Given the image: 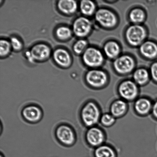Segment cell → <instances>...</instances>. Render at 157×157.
I'll return each mask as SVG.
<instances>
[{
    "instance_id": "6da1fadb",
    "label": "cell",
    "mask_w": 157,
    "mask_h": 157,
    "mask_svg": "<svg viewBox=\"0 0 157 157\" xmlns=\"http://www.w3.org/2000/svg\"><path fill=\"white\" fill-rule=\"evenodd\" d=\"M101 106L96 101L89 100L83 105L80 111V118L83 125L87 128L98 125L101 115Z\"/></svg>"
},
{
    "instance_id": "7c38bea8",
    "label": "cell",
    "mask_w": 157,
    "mask_h": 157,
    "mask_svg": "<svg viewBox=\"0 0 157 157\" xmlns=\"http://www.w3.org/2000/svg\"><path fill=\"white\" fill-rule=\"evenodd\" d=\"M153 101L146 96H140L133 102L135 113L140 117H145L151 114Z\"/></svg>"
},
{
    "instance_id": "2e32d148",
    "label": "cell",
    "mask_w": 157,
    "mask_h": 157,
    "mask_svg": "<svg viewBox=\"0 0 157 157\" xmlns=\"http://www.w3.org/2000/svg\"><path fill=\"white\" fill-rule=\"evenodd\" d=\"M121 50L119 43L114 40H110L105 43L102 52L105 57L114 60L121 55Z\"/></svg>"
},
{
    "instance_id": "30bf717a",
    "label": "cell",
    "mask_w": 157,
    "mask_h": 157,
    "mask_svg": "<svg viewBox=\"0 0 157 157\" xmlns=\"http://www.w3.org/2000/svg\"><path fill=\"white\" fill-rule=\"evenodd\" d=\"M51 49L45 44H35L29 51L26 52V56L31 62L41 61L47 59L51 55Z\"/></svg>"
},
{
    "instance_id": "ba28073f",
    "label": "cell",
    "mask_w": 157,
    "mask_h": 157,
    "mask_svg": "<svg viewBox=\"0 0 157 157\" xmlns=\"http://www.w3.org/2000/svg\"><path fill=\"white\" fill-rule=\"evenodd\" d=\"M107 138L105 132L98 125L87 128L85 135L86 143L94 149L105 144Z\"/></svg>"
},
{
    "instance_id": "e0dca14e",
    "label": "cell",
    "mask_w": 157,
    "mask_h": 157,
    "mask_svg": "<svg viewBox=\"0 0 157 157\" xmlns=\"http://www.w3.org/2000/svg\"><path fill=\"white\" fill-rule=\"evenodd\" d=\"M53 58L56 63L61 67L67 68L71 65V56L69 52L65 49H56L53 52Z\"/></svg>"
},
{
    "instance_id": "277c9868",
    "label": "cell",
    "mask_w": 157,
    "mask_h": 157,
    "mask_svg": "<svg viewBox=\"0 0 157 157\" xmlns=\"http://www.w3.org/2000/svg\"><path fill=\"white\" fill-rule=\"evenodd\" d=\"M86 82L91 88L95 90L104 89L108 84L109 78L104 70L100 68L91 69L86 73Z\"/></svg>"
},
{
    "instance_id": "4316f807",
    "label": "cell",
    "mask_w": 157,
    "mask_h": 157,
    "mask_svg": "<svg viewBox=\"0 0 157 157\" xmlns=\"http://www.w3.org/2000/svg\"><path fill=\"white\" fill-rule=\"evenodd\" d=\"M149 71L151 78L154 82L157 84V61L152 63Z\"/></svg>"
},
{
    "instance_id": "484cf974",
    "label": "cell",
    "mask_w": 157,
    "mask_h": 157,
    "mask_svg": "<svg viewBox=\"0 0 157 157\" xmlns=\"http://www.w3.org/2000/svg\"><path fill=\"white\" fill-rule=\"evenodd\" d=\"M10 43L5 40H1L0 41V55L1 57L7 56L11 48Z\"/></svg>"
},
{
    "instance_id": "8fae6325",
    "label": "cell",
    "mask_w": 157,
    "mask_h": 157,
    "mask_svg": "<svg viewBox=\"0 0 157 157\" xmlns=\"http://www.w3.org/2000/svg\"><path fill=\"white\" fill-rule=\"evenodd\" d=\"M92 28L93 24L91 21L85 16L76 18L73 23V32L78 37L83 38L88 36Z\"/></svg>"
},
{
    "instance_id": "7402d4cb",
    "label": "cell",
    "mask_w": 157,
    "mask_h": 157,
    "mask_svg": "<svg viewBox=\"0 0 157 157\" xmlns=\"http://www.w3.org/2000/svg\"><path fill=\"white\" fill-rule=\"evenodd\" d=\"M79 7L81 13L85 17H90L94 15L97 10L95 3L90 0L81 1Z\"/></svg>"
},
{
    "instance_id": "9a60e30c",
    "label": "cell",
    "mask_w": 157,
    "mask_h": 157,
    "mask_svg": "<svg viewBox=\"0 0 157 157\" xmlns=\"http://www.w3.org/2000/svg\"><path fill=\"white\" fill-rule=\"evenodd\" d=\"M140 54L145 59L153 60L157 58V43L152 40H146L139 47Z\"/></svg>"
},
{
    "instance_id": "44dd1931",
    "label": "cell",
    "mask_w": 157,
    "mask_h": 157,
    "mask_svg": "<svg viewBox=\"0 0 157 157\" xmlns=\"http://www.w3.org/2000/svg\"><path fill=\"white\" fill-rule=\"evenodd\" d=\"M57 6L61 12L67 15L74 13L78 9L77 2L74 0H60L58 2Z\"/></svg>"
},
{
    "instance_id": "5b68a950",
    "label": "cell",
    "mask_w": 157,
    "mask_h": 157,
    "mask_svg": "<svg viewBox=\"0 0 157 157\" xmlns=\"http://www.w3.org/2000/svg\"><path fill=\"white\" fill-rule=\"evenodd\" d=\"M105 59L103 52L94 47H88L82 55L83 63L91 69L100 68L104 64Z\"/></svg>"
},
{
    "instance_id": "f546056e",
    "label": "cell",
    "mask_w": 157,
    "mask_h": 157,
    "mask_svg": "<svg viewBox=\"0 0 157 157\" xmlns=\"http://www.w3.org/2000/svg\"><path fill=\"white\" fill-rule=\"evenodd\" d=\"M1 157H4V156H3V155H2V154L1 153Z\"/></svg>"
},
{
    "instance_id": "cb8c5ba5",
    "label": "cell",
    "mask_w": 157,
    "mask_h": 157,
    "mask_svg": "<svg viewBox=\"0 0 157 157\" xmlns=\"http://www.w3.org/2000/svg\"><path fill=\"white\" fill-rule=\"evenodd\" d=\"M72 35V32L69 27L62 26L58 28L56 30V35L61 40H67L70 39Z\"/></svg>"
},
{
    "instance_id": "83f0119b",
    "label": "cell",
    "mask_w": 157,
    "mask_h": 157,
    "mask_svg": "<svg viewBox=\"0 0 157 157\" xmlns=\"http://www.w3.org/2000/svg\"><path fill=\"white\" fill-rule=\"evenodd\" d=\"M10 42L12 48L15 50L19 51L22 48V43L18 38L15 37L11 38Z\"/></svg>"
},
{
    "instance_id": "603a6c76",
    "label": "cell",
    "mask_w": 157,
    "mask_h": 157,
    "mask_svg": "<svg viewBox=\"0 0 157 157\" xmlns=\"http://www.w3.org/2000/svg\"><path fill=\"white\" fill-rule=\"evenodd\" d=\"M117 120L110 112H105L101 115L100 123L103 127L110 128L114 125Z\"/></svg>"
},
{
    "instance_id": "4fadbf2b",
    "label": "cell",
    "mask_w": 157,
    "mask_h": 157,
    "mask_svg": "<svg viewBox=\"0 0 157 157\" xmlns=\"http://www.w3.org/2000/svg\"><path fill=\"white\" fill-rule=\"evenodd\" d=\"M128 103L118 98L114 100L110 105L109 112L117 119L123 118L129 110Z\"/></svg>"
},
{
    "instance_id": "3957f363",
    "label": "cell",
    "mask_w": 157,
    "mask_h": 157,
    "mask_svg": "<svg viewBox=\"0 0 157 157\" xmlns=\"http://www.w3.org/2000/svg\"><path fill=\"white\" fill-rule=\"evenodd\" d=\"M120 98L128 103L134 102L140 96V87L132 79L123 80L117 86Z\"/></svg>"
},
{
    "instance_id": "ac0fdd59",
    "label": "cell",
    "mask_w": 157,
    "mask_h": 157,
    "mask_svg": "<svg viewBox=\"0 0 157 157\" xmlns=\"http://www.w3.org/2000/svg\"><path fill=\"white\" fill-rule=\"evenodd\" d=\"M132 78V80L140 87L147 85L151 79L149 71L143 67L135 70L133 72Z\"/></svg>"
},
{
    "instance_id": "ffe728a7",
    "label": "cell",
    "mask_w": 157,
    "mask_h": 157,
    "mask_svg": "<svg viewBox=\"0 0 157 157\" xmlns=\"http://www.w3.org/2000/svg\"><path fill=\"white\" fill-rule=\"evenodd\" d=\"M128 17L129 21L132 24H141L145 21L147 15L144 9L135 7L130 10Z\"/></svg>"
},
{
    "instance_id": "52a82bcc",
    "label": "cell",
    "mask_w": 157,
    "mask_h": 157,
    "mask_svg": "<svg viewBox=\"0 0 157 157\" xmlns=\"http://www.w3.org/2000/svg\"><path fill=\"white\" fill-rule=\"evenodd\" d=\"M136 61L131 55H121L113 60L112 66L113 70L117 74L126 76L135 70Z\"/></svg>"
},
{
    "instance_id": "9c48e42d",
    "label": "cell",
    "mask_w": 157,
    "mask_h": 157,
    "mask_svg": "<svg viewBox=\"0 0 157 157\" xmlns=\"http://www.w3.org/2000/svg\"><path fill=\"white\" fill-rule=\"evenodd\" d=\"M55 135L61 144L66 146H71L76 141V135L72 128L67 124H62L56 128Z\"/></svg>"
},
{
    "instance_id": "d6986e66",
    "label": "cell",
    "mask_w": 157,
    "mask_h": 157,
    "mask_svg": "<svg viewBox=\"0 0 157 157\" xmlns=\"http://www.w3.org/2000/svg\"><path fill=\"white\" fill-rule=\"evenodd\" d=\"M94 157H117V150L113 146L105 143L94 149Z\"/></svg>"
},
{
    "instance_id": "7a4b0ae2",
    "label": "cell",
    "mask_w": 157,
    "mask_h": 157,
    "mask_svg": "<svg viewBox=\"0 0 157 157\" xmlns=\"http://www.w3.org/2000/svg\"><path fill=\"white\" fill-rule=\"evenodd\" d=\"M148 35L147 28L141 24H132L127 28L124 36L129 46L139 47L147 40Z\"/></svg>"
},
{
    "instance_id": "d4e9b609",
    "label": "cell",
    "mask_w": 157,
    "mask_h": 157,
    "mask_svg": "<svg viewBox=\"0 0 157 157\" xmlns=\"http://www.w3.org/2000/svg\"><path fill=\"white\" fill-rule=\"evenodd\" d=\"M87 41L85 39H80L76 41L74 44V52L77 55L82 54L85 51L88 47Z\"/></svg>"
},
{
    "instance_id": "8992f818",
    "label": "cell",
    "mask_w": 157,
    "mask_h": 157,
    "mask_svg": "<svg viewBox=\"0 0 157 157\" xmlns=\"http://www.w3.org/2000/svg\"><path fill=\"white\" fill-rule=\"evenodd\" d=\"M95 21L98 25L106 29L116 27L118 19L116 13L110 9L101 8L97 10L94 15Z\"/></svg>"
},
{
    "instance_id": "f1b7e54d",
    "label": "cell",
    "mask_w": 157,
    "mask_h": 157,
    "mask_svg": "<svg viewBox=\"0 0 157 157\" xmlns=\"http://www.w3.org/2000/svg\"><path fill=\"white\" fill-rule=\"evenodd\" d=\"M151 115L154 118L157 120V100L153 102Z\"/></svg>"
},
{
    "instance_id": "5bb4252c",
    "label": "cell",
    "mask_w": 157,
    "mask_h": 157,
    "mask_svg": "<svg viewBox=\"0 0 157 157\" xmlns=\"http://www.w3.org/2000/svg\"><path fill=\"white\" fill-rule=\"evenodd\" d=\"M21 114L24 119L28 122L35 123L39 121L42 118L43 112L38 106L30 105L23 109Z\"/></svg>"
}]
</instances>
